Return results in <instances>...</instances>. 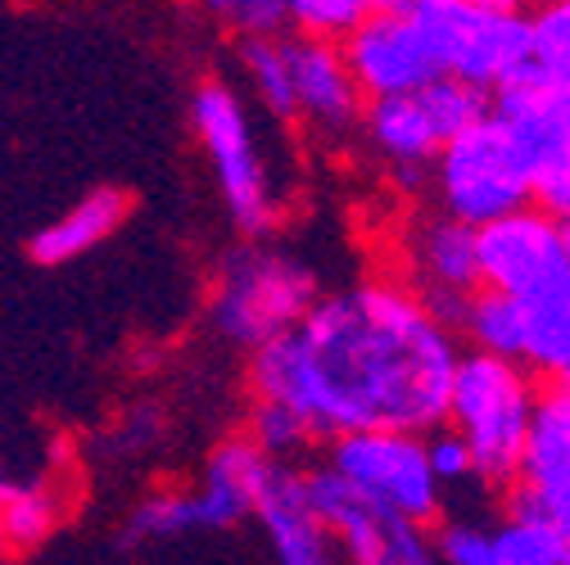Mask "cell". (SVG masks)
Wrapping results in <instances>:
<instances>
[{
    "label": "cell",
    "instance_id": "4",
    "mask_svg": "<svg viewBox=\"0 0 570 565\" xmlns=\"http://www.w3.org/2000/svg\"><path fill=\"white\" fill-rule=\"evenodd\" d=\"M534 380L539 376L525 371L521 363L498 358V353H480V348L462 353L453 367L444 426H453L462 435V444L471 448V462H475V479H484L493 488L517 484L534 403H539Z\"/></svg>",
    "mask_w": 570,
    "mask_h": 565
},
{
    "label": "cell",
    "instance_id": "1",
    "mask_svg": "<svg viewBox=\"0 0 570 565\" xmlns=\"http://www.w3.org/2000/svg\"><path fill=\"white\" fill-rule=\"evenodd\" d=\"M458 358V330L403 280H358L322 295L295 330L249 353V394L291 407L313 439L431 435L449 416Z\"/></svg>",
    "mask_w": 570,
    "mask_h": 565
},
{
    "label": "cell",
    "instance_id": "24",
    "mask_svg": "<svg viewBox=\"0 0 570 565\" xmlns=\"http://www.w3.org/2000/svg\"><path fill=\"white\" fill-rule=\"evenodd\" d=\"M208 23H218L227 37L249 41V37H285V6L281 0H195Z\"/></svg>",
    "mask_w": 570,
    "mask_h": 565
},
{
    "label": "cell",
    "instance_id": "13",
    "mask_svg": "<svg viewBox=\"0 0 570 565\" xmlns=\"http://www.w3.org/2000/svg\"><path fill=\"white\" fill-rule=\"evenodd\" d=\"M295 78V122H308L322 140L340 146L363 122V91L353 82L340 41L285 37Z\"/></svg>",
    "mask_w": 570,
    "mask_h": 565
},
{
    "label": "cell",
    "instance_id": "30",
    "mask_svg": "<svg viewBox=\"0 0 570 565\" xmlns=\"http://www.w3.org/2000/svg\"><path fill=\"white\" fill-rule=\"evenodd\" d=\"M10 556H14V547H10V538H6V525H0V565H10Z\"/></svg>",
    "mask_w": 570,
    "mask_h": 565
},
{
    "label": "cell",
    "instance_id": "7",
    "mask_svg": "<svg viewBox=\"0 0 570 565\" xmlns=\"http://www.w3.org/2000/svg\"><path fill=\"white\" fill-rule=\"evenodd\" d=\"M326 466L372 507L399 512L407 521L431 525L444 512V484L425 457V435L407 430H353L335 435Z\"/></svg>",
    "mask_w": 570,
    "mask_h": 565
},
{
    "label": "cell",
    "instance_id": "14",
    "mask_svg": "<svg viewBox=\"0 0 570 565\" xmlns=\"http://www.w3.org/2000/svg\"><path fill=\"white\" fill-rule=\"evenodd\" d=\"M254 521L263 529V543L272 552L276 565H344L326 521L313 512L308 493H304V475L291 462H276L263 493Z\"/></svg>",
    "mask_w": 570,
    "mask_h": 565
},
{
    "label": "cell",
    "instance_id": "22",
    "mask_svg": "<svg viewBox=\"0 0 570 565\" xmlns=\"http://www.w3.org/2000/svg\"><path fill=\"white\" fill-rule=\"evenodd\" d=\"M285 6V23L299 37H322V41H340L358 28L367 14L376 10H403L407 0H281Z\"/></svg>",
    "mask_w": 570,
    "mask_h": 565
},
{
    "label": "cell",
    "instance_id": "6",
    "mask_svg": "<svg viewBox=\"0 0 570 565\" xmlns=\"http://www.w3.org/2000/svg\"><path fill=\"white\" fill-rule=\"evenodd\" d=\"M431 186L444 214H453L466 227H484L512 208L534 204L530 195V163L517 150L512 131L493 113L466 122L458 136H449L435 163Z\"/></svg>",
    "mask_w": 570,
    "mask_h": 565
},
{
    "label": "cell",
    "instance_id": "8",
    "mask_svg": "<svg viewBox=\"0 0 570 565\" xmlns=\"http://www.w3.org/2000/svg\"><path fill=\"white\" fill-rule=\"evenodd\" d=\"M313 512L326 521L344 565H444L431 525L358 498L331 466L299 470Z\"/></svg>",
    "mask_w": 570,
    "mask_h": 565
},
{
    "label": "cell",
    "instance_id": "25",
    "mask_svg": "<svg viewBox=\"0 0 570 565\" xmlns=\"http://www.w3.org/2000/svg\"><path fill=\"white\" fill-rule=\"evenodd\" d=\"M245 435H249L272 462H291V457H299V453L313 444V430L304 426V420H299L291 407L263 403V398H254V412H249Z\"/></svg>",
    "mask_w": 570,
    "mask_h": 565
},
{
    "label": "cell",
    "instance_id": "15",
    "mask_svg": "<svg viewBox=\"0 0 570 565\" xmlns=\"http://www.w3.org/2000/svg\"><path fill=\"white\" fill-rule=\"evenodd\" d=\"M358 127L367 131L372 150L385 159L390 177L403 190H425V181H431V163L444 146V131H440L431 105L421 100V91L367 100Z\"/></svg>",
    "mask_w": 570,
    "mask_h": 565
},
{
    "label": "cell",
    "instance_id": "12",
    "mask_svg": "<svg viewBox=\"0 0 570 565\" xmlns=\"http://www.w3.org/2000/svg\"><path fill=\"white\" fill-rule=\"evenodd\" d=\"M272 466L276 462L245 430L227 435L199 466L195 484L181 488L186 512H190V534H223V529L245 525L258 507V493H263Z\"/></svg>",
    "mask_w": 570,
    "mask_h": 565
},
{
    "label": "cell",
    "instance_id": "26",
    "mask_svg": "<svg viewBox=\"0 0 570 565\" xmlns=\"http://www.w3.org/2000/svg\"><path fill=\"white\" fill-rule=\"evenodd\" d=\"M530 195L543 214L570 218V136H561L539 159H530Z\"/></svg>",
    "mask_w": 570,
    "mask_h": 565
},
{
    "label": "cell",
    "instance_id": "3",
    "mask_svg": "<svg viewBox=\"0 0 570 565\" xmlns=\"http://www.w3.org/2000/svg\"><path fill=\"white\" fill-rule=\"evenodd\" d=\"M317 299H322L317 267L295 249L267 245L263 236L236 245L223 258V267L213 271L208 326L218 330L223 344L254 353L258 344L295 330Z\"/></svg>",
    "mask_w": 570,
    "mask_h": 565
},
{
    "label": "cell",
    "instance_id": "10",
    "mask_svg": "<svg viewBox=\"0 0 570 565\" xmlns=\"http://www.w3.org/2000/svg\"><path fill=\"white\" fill-rule=\"evenodd\" d=\"M475 271L484 290L512 295V299L566 276L570 254L561 240V218L543 214L539 204H525L475 227Z\"/></svg>",
    "mask_w": 570,
    "mask_h": 565
},
{
    "label": "cell",
    "instance_id": "20",
    "mask_svg": "<svg viewBox=\"0 0 570 565\" xmlns=\"http://www.w3.org/2000/svg\"><path fill=\"white\" fill-rule=\"evenodd\" d=\"M63 521V498L59 484L46 475H28V479H6L0 475V525L14 552H28L37 543H46Z\"/></svg>",
    "mask_w": 570,
    "mask_h": 565
},
{
    "label": "cell",
    "instance_id": "17",
    "mask_svg": "<svg viewBox=\"0 0 570 565\" xmlns=\"http://www.w3.org/2000/svg\"><path fill=\"white\" fill-rule=\"evenodd\" d=\"M131 218V195L118 186H100L87 190L73 208H63L55 222H46L32 240L28 254L37 267H63V262H78L91 249H100L105 240H114L122 231V222Z\"/></svg>",
    "mask_w": 570,
    "mask_h": 565
},
{
    "label": "cell",
    "instance_id": "9",
    "mask_svg": "<svg viewBox=\"0 0 570 565\" xmlns=\"http://www.w3.org/2000/svg\"><path fill=\"white\" fill-rule=\"evenodd\" d=\"M399 258L407 280L403 286L431 308L444 326L458 330L466 299L480 290L475 271V227L458 222L444 208H421L399 231Z\"/></svg>",
    "mask_w": 570,
    "mask_h": 565
},
{
    "label": "cell",
    "instance_id": "32",
    "mask_svg": "<svg viewBox=\"0 0 570 565\" xmlns=\"http://www.w3.org/2000/svg\"><path fill=\"white\" fill-rule=\"evenodd\" d=\"M561 240H566V254H570V218H561Z\"/></svg>",
    "mask_w": 570,
    "mask_h": 565
},
{
    "label": "cell",
    "instance_id": "31",
    "mask_svg": "<svg viewBox=\"0 0 570 565\" xmlns=\"http://www.w3.org/2000/svg\"><path fill=\"white\" fill-rule=\"evenodd\" d=\"M552 385H557V389H561V394H570V363H566V367H561V371H557V376H552Z\"/></svg>",
    "mask_w": 570,
    "mask_h": 565
},
{
    "label": "cell",
    "instance_id": "23",
    "mask_svg": "<svg viewBox=\"0 0 570 565\" xmlns=\"http://www.w3.org/2000/svg\"><path fill=\"white\" fill-rule=\"evenodd\" d=\"M534 73L548 78L570 100V0H543L530 19Z\"/></svg>",
    "mask_w": 570,
    "mask_h": 565
},
{
    "label": "cell",
    "instance_id": "11",
    "mask_svg": "<svg viewBox=\"0 0 570 565\" xmlns=\"http://www.w3.org/2000/svg\"><path fill=\"white\" fill-rule=\"evenodd\" d=\"M340 50H344L353 82H358V91L367 100L421 91L425 82L444 78L431 41H425V32L416 28V19L407 10L367 14L348 37H340Z\"/></svg>",
    "mask_w": 570,
    "mask_h": 565
},
{
    "label": "cell",
    "instance_id": "18",
    "mask_svg": "<svg viewBox=\"0 0 570 565\" xmlns=\"http://www.w3.org/2000/svg\"><path fill=\"white\" fill-rule=\"evenodd\" d=\"M521 353L517 363L534 376H557L570 363V271L517 299Z\"/></svg>",
    "mask_w": 570,
    "mask_h": 565
},
{
    "label": "cell",
    "instance_id": "29",
    "mask_svg": "<svg viewBox=\"0 0 570 565\" xmlns=\"http://www.w3.org/2000/svg\"><path fill=\"white\" fill-rule=\"evenodd\" d=\"M484 10H525V0H475Z\"/></svg>",
    "mask_w": 570,
    "mask_h": 565
},
{
    "label": "cell",
    "instance_id": "2",
    "mask_svg": "<svg viewBox=\"0 0 570 565\" xmlns=\"http://www.w3.org/2000/svg\"><path fill=\"white\" fill-rule=\"evenodd\" d=\"M190 122L236 231L245 240L272 236L276 222L285 218V195L276 186L272 155L249 96L227 78H204L190 100Z\"/></svg>",
    "mask_w": 570,
    "mask_h": 565
},
{
    "label": "cell",
    "instance_id": "5",
    "mask_svg": "<svg viewBox=\"0 0 570 565\" xmlns=\"http://www.w3.org/2000/svg\"><path fill=\"white\" fill-rule=\"evenodd\" d=\"M431 41L440 73L493 96L534 68L525 10H484L475 0H407L403 6Z\"/></svg>",
    "mask_w": 570,
    "mask_h": 565
},
{
    "label": "cell",
    "instance_id": "21",
    "mask_svg": "<svg viewBox=\"0 0 570 565\" xmlns=\"http://www.w3.org/2000/svg\"><path fill=\"white\" fill-rule=\"evenodd\" d=\"M458 330H466L471 348L480 353H498V358H512L521 353V321H517V299L498 295V290H475L462 308Z\"/></svg>",
    "mask_w": 570,
    "mask_h": 565
},
{
    "label": "cell",
    "instance_id": "16",
    "mask_svg": "<svg viewBox=\"0 0 570 565\" xmlns=\"http://www.w3.org/2000/svg\"><path fill=\"white\" fill-rule=\"evenodd\" d=\"M517 484V498L534 503L570 534V394H539Z\"/></svg>",
    "mask_w": 570,
    "mask_h": 565
},
{
    "label": "cell",
    "instance_id": "19",
    "mask_svg": "<svg viewBox=\"0 0 570 565\" xmlns=\"http://www.w3.org/2000/svg\"><path fill=\"white\" fill-rule=\"evenodd\" d=\"M236 68L245 78L249 105H258L272 122H295V78L285 37H249L236 41Z\"/></svg>",
    "mask_w": 570,
    "mask_h": 565
},
{
    "label": "cell",
    "instance_id": "27",
    "mask_svg": "<svg viewBox=\"0 0 570 565\" xmlns=\"http://www.w3.org/2000/svg\"><path fill=\"white\" fill-rule=\"evenodd\" d=\"M425 457H431V470H435V479H440L444 488L475 479L471 448L462 444V435H458L453 426H435L431 435H425Z\"/></svg>",
    "mask_w": 570,
    "mask_h": 565
},
{
    "label": "cell",
    "instance_id": "28",
    "mask_svg": "<svg viewBox=\"0 0 570 565\" xmlns=\"http://www.w3.org/2000/svg\"><path fill=\"white\" fill-rule=\"evenodd\" d=\"M440 561L444 565H498L489 556V538H484V525H471V521H449L440 534Z\"/></svg>",
    "mask_w": 570,
    "mask_h": 565
}]
</instances>
